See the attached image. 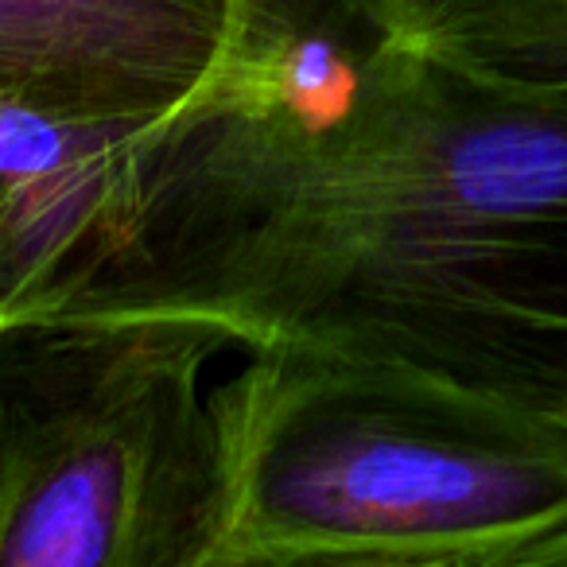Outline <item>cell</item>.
Wrapping results in <instances>:
<instances>
[{
  "label": "cell",
  "instance_id": "ba28073f",
  "mask_svg": "<svg viewBox=\"0 0 567 567\" xmlns=\"http://www.w3.org/2000/svg\"><path fill=\"white\" fill-rule=\"evenodd\" d=\"M327 567H443V564H327Z\"/></svg>",
  "mask_w": 567,
  "mask_h": 567
},
{
  "label": "cell",
  "instance_id": "8992f818",
  "mask_svg": "<svg viewBox=\"0 0 567 567\" xmlns=\"http://www.w3.org/2000/svg\"><path fill=\"white\" fill-rule=\"evenodd\" d=\"M451 40L528 71L567 74V0H427Z\"/></svg>",
  "mask_w": 567,
  "mask_h": 567
},
{
  "label": "cell",
  "instance_id": "3957f363",
  "mask_svg": "<svg viewBox=\"0 0 567 567\" xmlns=\"http://www.w3.org/2000/svg\"><path fill=\"white\" fill-rule=\"evenodd\" d=\"M226 350L195 319L0 327V567H210Z\"/></svg>",
  "mask_w": 567,
  "mask_h": 567
},
{
  "label": "cell",
  "instance_id": "5b68a950",
  "mask_svg": "<svg viewBox=\"0 0 567 567\" xmlns=\"http://www.w3.org/2000/svg\"><path fill=\"white\" fill-rule=\"evenodd\" d=\"M226 0H0V97L172 113L226 51Z\"/></svg>",
  "mask_w": 567,
  "mask_h": 567
},
{
  "label": "cell",
  "instance_id": "52a82bcc",
  "mask_svg": "<svg viewBox=\"0 0 567 567\" xmlns=\"http://www.w3.org/2000/svg\"><path fill=\"white\" fill-rule=\"evenodd\" d=\"M505 567H567V536H559V540L544 544V548L528 551V556L513 559Z\"/></svg>",
  "mask_w": 567,
  "mask_h": 567
},
{
  "label": "cell",
  "instance_id": "6da1fadb",
  "mask_svg": "<svg viewBox=\"0 0 567 567\" xmlns=\"http://www.w3.org/2000/svg\"><path fill=\"white\" fill-rule=\"evenodd\" d=\"M63 316L424 365L567 412V74L389 0L311 117L221 86L141 152L125 237Z\"/></svg>",
  "mask_w": 567,
  "mask_h": 567
},
{
  "label": "cell",
  "instance_id": "7a4b0ae2",
  "mask_svg": "<svg viewBox=\"0 0 567 567\" xmlns=\"http://www.w3.org/2000/svg\"><path fill=\"white\" fill-rule=\"evenodd\" d=\"M210 409V567H505L567 536L559 409L316 347L245 350Z\"/></svg>",
  "mask_w": 567,
  "mask_h": 567
},
{
  "label": "cell",
  "instance_id": "277c9868",
  "mask_svg": "<svg viewBox=\"0 0 567 567\" xmlns=\"http://www.w3.org/2000/svg\"><path fill=\"white\" fill-rule=\"evenodd\" d=\"M164 117L0 97V327L63 316L102 272Z\"/></svg>",
  "mask_w": 567,
  "mask_h": 567
}]
</instances>
